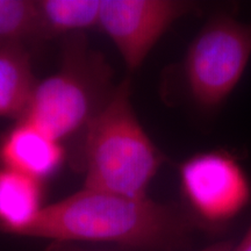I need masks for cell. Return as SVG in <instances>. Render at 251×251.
<instances>
[{
  "label": "cell",
  "instance_id": "1",
  "mask_svg": "<svg viewBox=\"0 0 251 251\" xmlns=\"http://www.w3.org/2000/svg\"><path fill=\"white\" fill-rule=\"evenodd\" d=\"M192 221L149 197L133 198L81 187L42 208L21 237L58 243H111L141 251H179Z\"/></svg>",
  "mask_w": 251,
  "mask_h": 251
},
{
  "label": "cell",
  "instance_id": "2",
  "mask_svg": "<svg viewBox=\"0 0 251 251\" xmlns=\"http://www.w3.org/2000/svg\"><path fill=\"white\" fill-rule=\"evenodd\" d=\"M130 79L118 86L83 136V187L148 197L165 157L144 130L131 105Z\"/></svg>",
  "mask_w": 251,
  "mask_h": 251
},
{
  "label": "cell",
  "instance_id": "3",
  "mask_svg": "<svg viewBox=\"0 0 251 251\" xmlns=\"http://www.w3.org/2000/svg\"><path fill=\"white\" fill-rule=\"evenodd\" d=\"M112 79L108 62L91 48L84 33L63 37L59 67L37 81L23 119L61 143L79 133L84 136L114 92Z\"/></svg>",
  "mask_w": 251,
  "mask_h": 251
},
{
  "label": "cell",
  "instance_id": "4",
  "mask_svg": "<svg viewBox=\"0 0 251 251\" xmlns=\"http://www.w3.org/2000/svg\"><path fill=\"white\" fill-rule=\"evenodd\" d=\"M251 57V24L228 14L212 17L197 34L183 63L186 91L194 105L212 111L224 103Z\"/></svg>",
  "mask_w": 251,
  "mask_h": 251
},
{
  "label": "cell",
  "instance_id": "5",
  "mask_svg": "<svg viewBox=\"0 0 251 251\" xmlns=\"http://www.w3.org/2000/svg\"><path fill=\"white\" fill-rule=\"evenodd\" d=\"M185 202L194 218L215 227L233 220L251 199V185L242 166L226 151L199 152L179 166Z\"/></svg>",
  "mask_w": 251,
  "mask_h": 251
},
{
  "label": "cell",
  "instance_id": "6",
  "mask_svg": "<svg viewBox=\"0 0 251 251\" xmlns=\"http://www.w3.org/2000/svg\"><path fill=\"white\" fill-rule=\"evenodd\" d=\"M197 5L179 0H101L99 28L120 52L126 67H142L166 30Z\"/></svg>",
  "mask_w": 251,
  "mask_h": 251
},
{
  "label": "cell",
  "instance_id": "7",
  "mask_svg": "<svg viewBox=\"0 0 251 251\" xmlns=\"http://www.w3.org/2000/svg\"><path fill=\"white\" fill-rule=\"evenodd\" d=\"M65 161L64 144L27 120H18L0 135V166L41 181L57 172Z\"/></svg>",
  "mask_w": 251,
  "mask_h": 251
},
{
  "label": "cell",
  "instance_id": "8",
  "mask_svg": "<svg viewBox=\"0 0 251 251\" xmlns=\"http://www.w3.org/2000/svg\"><path fill=\"white\" fill-rule=\"evenodd\" d=\"M45 181L0 166V233L23 236L46 205Z\"/></svg>",
  "mask_w": 251,
  "mask_h": 251
},
{
  "label": "cell",
  "instance_id": "9",
  "mask_svg": "<svg viewBox=\"0 0 251 251\" xmlns=\"http://www.w3.org/2000/svg\"><path fill=\"white\" fill-rule=\"evenodd\" d=\"M37 81L29 48L0 47V118L23 119Z\"/></svg>",
  "mask_w": 251,
  "mask_h": 251
},
{
  "label": "cell",
  "instance_id": "10",
  "mask_svg": "<svg viewBox=\"0 0 251 251\" xmlns=\"http://www.w3.org/2000/svg\"><path fill=\"white\" fill-rule=\"evenodd\" d=\"M43 42L99 26L101 0H35Z\"/></svg>",
  "mask_w": 251,
  "mask_h": 251
},
{
  "label": "cell",
  "instance_id": "11",
  "mask_svg": "<svg viewBox=\"0 0 251 251\" xmlns=\"http://www.w3.org/2000/svg\"><path fill=\"white\" fill-rule=\"evenodd\" d=\"M43 42L35 0H0V47Z\"/></svg>",
  "mask_w": 251,
  "mask_h": 251
},
{
  "label": "cell",
  "instance_id": "12",
  "mask_svg": "<svg viewBox=\"0 0 251 251\" xmlns=\"http://www.w3.org/2000/svg\"><path fill=\"white\" fill-rule=\"evenodd\" d=\"M233 243H230L229 241H221V242H216L205 248L201 251H233Z\"/></svg>",
  "mask_w": 251,
  "mask_h": 251
},
{
  "label": "cell",
  "instance_id": "13",
  "mask_svg": "<svg viewBox=\"0 0 251 251\" xmlns=\"http://www.w3.org/2000/svg\"><path fill=\"white\" fill-rule=\"evenodd\" d=\"M233 251H251V226L241 243L237 247L233 248Z\"/></svg>",
  "mask_w": 251,
  "mask_h": 251
}]
</instances>
